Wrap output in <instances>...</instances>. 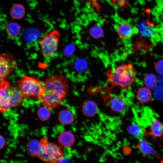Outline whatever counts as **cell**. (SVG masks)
<instances>
[{
	"instance_id": "6da1fadb",
	"label": "cell",
	"mask_w": 163,
	"mask_h": 163,
	"mask_svg": "<svg viewBox=\"0 0 163 163\" xmlns=\"http://www.w3.org/2000/svg\"><path fill=\"white\" fill-rule=\"evenodd\" d=\"M107 75L108 82L112 87L127 90L134 84L136 72L132 64L128 63L109 69L107 72Z\"/></svg>"
},
{
	"instance_id": "7a4b0ae2",
	"label": "cell",
	"mask_w": 163,
	"mask_h": 163,
	"mask_svg": "<svg viewBox=\"0 0 163 163\" xmlns=\"http://www.w3.org/2000/svg\"><path fill=\"white\" fill-rule=\"evenodd\" d=\"M17 84L25 98L40 100L44 91L43 84L34 77L25 76L18 80Z\"/></svg>"
},
{
	"instance_id": "3957f363",
	"label": "cell",
	"mask_w": 163,
	"mask_h": 163,
	"mask_svg": "<svg viewBox=\"0 0 163 163\" xmlns=\"http://www.w3.org/2000/svg\"><path fill=\"white\" fill-rule=\"evenodd\" d=\"M43 85L44 91L66 99L68 92L69 82L63 75L56 74L49 76L45 81Z\"/></svg>"
},
{
	"instance_id": "277c9868",
	"label": "cell",
	"mask_w": 163,
	"mask_h": 163,
	"mask_svg": "<svg viewBox=\"0 0 163 163\" xmlns=\"http://www.w3.org/2000/svg\"><path fill=\"white\" fill-rule=\"evenodd\" d=\"M40 142L42 148L38 156L42 160L50 163H57L63 157V152L59 145L48 142L45 138Z\"/></svg>"
},
{
	"instance_id": "5b68a950",
	"label": "cell",
	"mask_w": 163,
	"mask_h": 163,
	"mask_svg": "<svg viewBox=\"0 0 163 163\" xmlns=\"http://www.w3.org/2000/svg\"><path fill=\"white\" fill-rule=\"evenodd\" d=\"M60 33L54 30L46 34L40 41L41 52L46 57L53 56L57 51Z\"/></svg>"
},
{
	"instance_id": "8992f818",
	"label": "cell",
	"mask_w": 163,
	"mask_h": 163,
	"mask_svg": "<svg viewBox=\"0 0 163 163\" xmlns=\"http://www.w3.org/2000/svg\"><path fill=\"white\" fill-rule=\"evenodd\" d=\"M17 62L13 56L9 53L1 54L0 60V81L5 80L17 67Z\"/></svg>"
},
{
	"instance_id": "52a82bcc",
	"label": "cell",
	"mask_w": 163,
	"mask_h": 163,
	"mask_svg": "<svg viewBox=\"0 0 163 163\" xmlns=\"http://www.w3.org/2000/svg\"><path fill=\"white\" fill-rule=\"evenodd\" d=\"M113 19L115 21V27L119 37L123 39L130 38L133 34L131 26L117 14L113 15Z\"/></svg>"
},
{
	"instance_id": "ba28073f",
	"label": "cell",
	"mask_w": 163,
	"mask_h": 163,
	"mask_svg": "<svg viewBox=\"0 0 163 163\" xmlns=\"http://www.w3.org/2000/svg\"><path fill=\"white\" fill-rule=\"evenodd\" d=\"M64 100L58 95L44 91L40 100L43 106L53 109L59 107Z\"/></svg>"
},
{
	"instance_id": "9c48e42d",
	"label": "cell",
	"mask_w": 163,
	"mask_h": 163,
	"mask_svg": "<svg viewBox=\"0 0 163 163\" xmlns=\"http://www.w3.org/2000/svg\"><path fill=\"white\" fill-rule=\"evenodd\" d=\"M0 88V111L1 113L7 111L10 108L8 92L10 83L5 80L1 81Z\"/></svg>"
},
{
	"instance_id": "30bf717a",
	"label": "cell",
	"mask_w": 163,
	"mask_h": 163,
	"mask_svg": "<svg viewBox=\"0 0 163 163\" xmlns=\"http://www.w3.org/2000/svg\"><path fill=\"white\" fill-rule=\"evenodd\" d=\"M8 92L11 108L19 106L25 98L18 87L10 84L8 87Z\"/></svg>"
},
{
	"instance_id": "8fae6325",
	"label": "cell",
	"mask_w": 163,
	"mask_h": 163,
	"mask_svg": "<svg viewBox=\"0 0 163 163\" xmlns=\"http://www.w3.org/2000/svg\"><path fill=\"white\" fill-rule=\"evenodd\" d=\"M106 98L109 99V104L110 109L114 112H120L126 107V103L123 99L119 96L110 97L107 96Z\"/></svg>"
},
{
	"instance_id": "7c38bea8",
	"label": "cell",
	"mask_w": 163,
	"mask_h": 163,
	"mask_svg": "<svg viewBox=\"0 0 163 163\" xmlns=\"http://www.w3.org/2000/svg\"><path fill=\"white\" fill-rule=\"evenodd\" d=\"M58 141L61 146L68 148L74 144L75 138L72 133L66 131L61 133L59 135Z\"/></svg>"
},
{
	"instance_id": "4fadbf2b",
	"label": "cell",
	"mask_w": 163,
	"mask_h": 163,
	"mask_svg": "<svg viewBox=\"0 0 163 163\" xmlns=\"http://www.w3.org/2000/svg\"><path fill=\"white\" fill-rule=\"evenodd\" d=\"M150 129L149 134L155 138L161 137L163 134V124L157 119H154Z\"/></svg>"
},
{
	"instance_id": "5bb4252c",
	"label": "cell",
	"mask_w": 163,
	"mask_h": 163,
	"mask_svg": "<svg viewBox=\"0 0 163 163\" xmlns=\"http://www.w3.org/2000/svg\"><path fill=\"white\" fill-rule=\"evenodd\" d=\"M25 13L24 6L20 4L17 3L13 5L11 8L10 14L13 18L19 20L23 18Z\"/></svg>"
},
{
	"instance_id": "9a60e30c",
	"label": "cell",
	"mask_w": 163,
	"mask_h": 163,
	"mask_svg": "<svg viewBox=\"0 0 163 163\" xmlns=\"http://www.w3.org/2000/svg\"><path fill=\"white\" fill-rule=\"evenodd\" d=\"M27 147V152L30 155L38 156L41 149L42 145L40 142L33 139L28 142Z\"/></svg>"
},
{
	"instance_id": "2e32d148",
	"label": "cell",
	"mask_w": 163,
	"mask_h": 163,
	"mask_svg": "<svg viewBox=\"0 0 163 163\" xmlns=\"http://www.w3.org/2000/svg\"><path fill=\"white\" fill-rule=\"evenodd\" d=\"M82 111L84 114L91 117L94 116L97 110V107L94 101L89 100L85 101L82 105Z\"/></svg>"
},
{
	"instance_id": "e0dca14e",
	"label": "cell",
	"mask_w": 163,
	"mask_h": 163,
	"mask_svg": "<svg viewBox=\"0 0 163 163\" xmlns=\"http://www.w3.org/2000/svg\"><path fill=\"white\" fill-rule=\"evenodd\" d=\"M136 97L139 101L142 103H146L150 100L152 97V94L149 88L143 87L138 90Z\"/></svg>"
},
{
	"instance_id": "ac0fdd59",
	"label": "cell",
	"mask_w": 163,
	"mask_h": 163,
	"mask_svg": "<svg viewBox=\"0 0 163 163\" xmlns=\"http://www.w3.org/2000/svg\"><path fill=\"white\" fill-rule=\"evenodd\" d=\"M59 122L64 124H69L72 123L74 120V117L72 113L70 111L64 110L61 111L58 116Z\"/></svg>"
},
{
	"instance_id": "d6986e66",
	"label": "cell",
	"mask_w": 163,
	"mask_h": 163,
	"mask_svg": "<svg viewBox=\"0 0 163 163\" xmlns=\"http://www.w3.org/2000/svg\"><path fill=\"white\" fill-rule=\"evenodd\" d=\"M20 30V26L15 22L9 23L6 27L7 34L11 37H15L18 35L19 34Z\"/></svg>"
},
{
	"instance_id": "ffe728a7",
	"label": "cell",
	"mask_w": 163,
	"mask_h": 163,
	"mask_svg": "<svg viewBox=\"0 0 163 163\" xmlns=\"http://www.w3.org/2000/svg\"><path fill=\"white\" fill-rule=\"evenodd\" d=\"M144 82L147 88H152L156 86L157 83V78L154 74H150L144 78Z\"/></svg>"
},
{
	"instance_id": "44dd1931",
	"label": "cell",
	"mask_w": 163,
	"mask_h": 163,
	"mask_svg": "<svg viewBox=\"0 0 163 163\" xmlns=\"http://www.w3.org/2000/svg\"><path fill=\"white\" fill-rule=\"evenodd\" d=\"M127 131L130 135L139 138L142 133L141 128L136 124L129 126L127 128Z\"/></svg>"
},
{
	"instance_id": "7402d4cb",
	"label": "cell",
	"mask_w": 163,
	"mask_h": 163,
	"mask_svg": "<svg viewBox=\"0 0 163 163\" xmlns=\"http://www.w3.org/2000/svg\"><path fill=\"white\" fill-rule=\"evenodd\" d=\"M37 113L39 118L42 121L48 120L51 115V113L48 108L44 106L38 109Z\"/></svg>"
},
{
	"instance_id": "603a6c76",
	"label": "cell",
	"mask_w": 163,
	"mask_h": 163,
	"mask_svg": "<svg viewBox=\"0 0 163 163\" xmlns=\"http://www.w3.org/2000/svg\"><path fill=\"white\" fill-rule=\"evenodd\" d=\"M140 149L144 155H147L152 150V148L146 142L142 141L140 143Z\"/></svg>"
},
{
	"instance_id": "cb8c5ba5",
	"label": "cell",
	"mask_w": 163,
	"mask_h": 163,
	"mask_svg": "<svg viewBox=\"0 0 163 163\" xmlns=\"http://www.w3.org/2000/svg\"><path fill=\"white\" fill-rule=\"evenodd\" d=\"M90 33L93 36L98 37L101 35L103 31L101 28L98 26H93L90 30Z\"/></svg>"
},
{
	"instance_id": "d4e9b609",
	"label": "cell",
	"mask_w": 163,
	"mask_h": 163,
	"mask_svg": "<svg viewBox=\"0 0 163 163\" xmlns=\"http://www.w3.org/2000/svg\"><path fill=\"white\" fill-rule=\"evenodd\" d=\"M111 2L120 7H124L127 3V0H111Z\"/></svg>"
},
{
	"instance_id": "484cf974",
	"label": "cell",
	"mask_w": 163,
	"mask_h": 163,
	"mask_svg": "<svg viewBox=\"0 0 163 163\" xmlns=\"http://www.w3.org/2000/svg\"><path fill=\"white\" fill-rule=\"evenodd\" d=\"M156 71L160 74H163V60L158 61L155 66Z\"/></svg>"
},
{
	"instance_id": "4316f807",
	"label": "cell",
	"mask_w": 163,
	"mask_h": 163,
	"mask_svg": "<svg viewBox=\"0 0 163 163\" xmlns=\"http://www.w3.org/2000/svg\"><path fill=\"white\" fill-rule=\"evenodd\" d=\"M92 7L94 9H97L99 8L100 7L97 0H89Z\"/></svg>"
},
{
	"instance_id": "83f0119b",
	"label": "cell",
	"mask_w": 163,
	"mask_h": 163,
	"mask_svg": "<svg viewBox=\"0 0 163 163\" xmlns=\"http://www.w3.org/2000/svg\"><path fill=\"white\" fill-rule=\"evenodd\" d=\"M57 163H71V162L69 160L62 157Z\"/></svg>"
},
{
	"instance_id": "f1b7e54d",
	"label": "cell",
	"mask_w": 163,
	"mask_h": 163,
	"mask_svg": "<svg viewBox=\"0 0 163 163\" xmlns=\"http://www.w3.org/2000/svg\"><path fill=\"white\" fill-rule=\"evenodd\" d=\"M0 142H1L0 147H1V148L2 147H3L5 143V139H4V137L2 136H1Z\"/></svg>"
},
{
	"instance_id": "f546056e",
	"label": "cell",
	"mask_w": 163,
	"mask_h": 163,
	"mask_svg": "<svg viewBox=\"0 0 163 163\" xmlns=\"http://www.w3.org/2000/svg\"><path fill=\"white\" fill-rule=\"evenodd\" d=\"M159 163H163V159L159 162Z\"/></svg>"
}]
</instances>
